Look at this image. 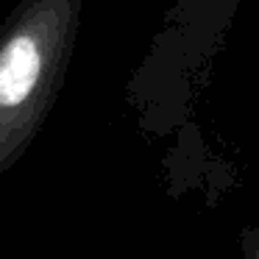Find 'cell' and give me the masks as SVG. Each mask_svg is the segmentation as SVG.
<instances>
[{
  "label": "cell",
  "instance_id": "cell-1",
  "mask_svg": "<svg viewBox=\"0 0 259 259\" xmlns=\"http://www.w3.org/2000/svg\"><path fill=\"white\" fill-rule=\"evenodd\" d=\"M81 28V0H20L0 23V156L42 123Z\"/></svg>",
  "mask_w": 259,
  "mask_h": 259
}]
</instances>
